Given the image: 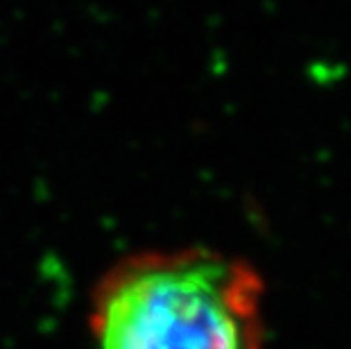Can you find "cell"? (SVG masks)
Listing matches in <instances>:
<instances>
[{"label": "cell", "instance_id": "obj_1", "mask_svg": "<svg viewBox=\"0 0 351 349\" xmlns=\"http://www.w3.org/2000/svg\"><path fill=\"white\" fill-rule=\"evenodd\" d=\"M263 279L208 248L123 258L91 300L95 349H265Z\"/></svg>", "mask_w": 351, "mask_h": 349}]
</instances>
